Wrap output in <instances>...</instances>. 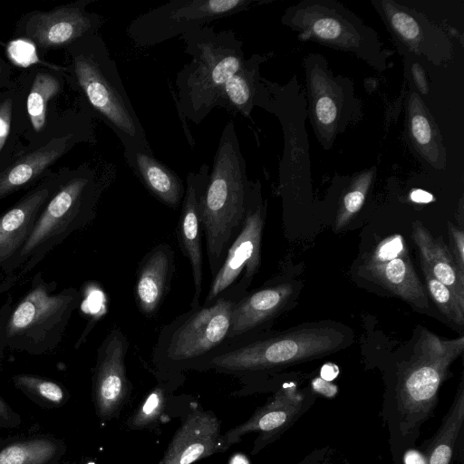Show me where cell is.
I'll use <instances>...</instances> for the list:
<instances>
[{
  "label": "cell",
  "instance_id": "cell-1",
  "mask_svg": "<svg viewBox=\"0 0 464 464\" xmlns=\"http://www.w3.org/2000/svg\"><path fill=\"white\" fill-rule=\"evenodd\" d=\"M417 333L411 352L383 374L382 415L393 464H402L404 455L415 447L451 364L464 350L463 336L443 338L421 326Z\"/></svg>",
  "mask_w": 464,
  "mask_h": 464
},
{
  "label": "cell",
  "instance_id": "cell-2",
  "mask_svg": "<svg viewBox=\"0 0 464 464\" xmlns=\"http://www.w3.org/2000/svg\"><path fill=\"white\" fill-rule=\"evenodd\" d=\"M353 341L352 330L342 324L330 321L307 323L229 343L206 361L198 371L214 370L241 377L272 373L339 352Z\"/></svg>",
  "mask_w": 464,
  "mask_h": 464
},
{
  "label": "cell",
  "instance_id": "cell-3",
  "mask_svg": "<svg viewBox=\"0 0 464 464\" xmlns=\"http://www.w3.org/2000/svg\"><path fill=\"white\" fill-rule=\"evenodd\" d=\"M252 193L236 127L229 121L221 132L199 206L212 276L243 227Z\"/></svg>",
  "mask_w": 464,
  "mask_h": 464
},
{
  "label": "cell",
  "instance_id": "cell-4",
  "mask_svg": "<svg viewBox=\"0 0 464 464\" xmlns=\"http://www.w3.org/2000/svg\"><path fill=\"white\" fill-rule=\"evenodd\" d=\"M107 181H100L93 170L82 168L55 190L23 247L2 269L5 277L0 293L21 282L71 234L92 223Z\"/></svg>",
  "mask_w": 464,
  "mask_h": 464
},
{
  "label": "cell",
  "instance_id": "cell-5",
  "mask_svg": "<svg viewBox=\"0 0 464 464\" xmlns=\"http://www.w3.org/2000/svg\"><path fill=\"white\" fill-rule=\"evenodd\" d=\"M191 61L177 74L176 106L184 122L199 124L217 108L225 82L245 61L243 43L232 30L202 26L180 35Z\"/></svg>",
  "mask_w": 464,
  "mask_h": 464
},
{
  "label": "cell",
  "instance_id": "cell-6",
  "mask_svg": "<svg viewBox=\"0 0 464 464\" xmlns=\"http://www.w3.org/2000/svg\"><path fill=\"white\" fill-rule=\"evenodd\" d=\"M246 293L232 286L212 303L190 307L164 325L152 352L157 369L166 375L198 370L228 343L234 305Z\"/></svg>",
  "mask_w": 464,
  "mask_h": 464
},
{
  "label": "cell",
  "instance_id": "cell-7",
  "mask_svg": "<svg viewBox=\"0 0 464 464\" xmlns=\"http://www.w3.org/2000/svg\"><path fill=\"white\" fill-rule=\"evenodd\" d=\"M56 281L47 282L39 271L29 288L12 305L10 297L2 305L6 348L31 355L53 353L62 342L81 293L70 286L59 292Z\"/></svg>",
  "mask_w": 464,
  "mask_h": 464
},
{
  "label": "cell",
  "instance_id": "cell-8",
  "mask_svg": "<svg viewBox=\"0 0 464 464\" xmlns=\"http://www.w3.org/2000/svg\"><path fill=\"white\" fill-rule=\"evenodd\" d=\"M73 72L92 109L123 148L151 150L117 65L102 38L87 36L84 46L73 57Z\"/></svg>",
  "mask_w": 464,
  "mask_h": 464
},
{
  "label": "cell",
  "instance_id": "cell-9",
  "mask_svg": "<svg viewBox=\"0 0 464 464\" xmlns=\"http://www.w3.org/2000/svg\"><path fill=\"white\" fill-rule=\"evenodd\" d=\"M256 0H172L133 19L126 34L138 47L161 44L258 4Z\"/></svg>",
  "mask_w": 464,
  "mask_h": 464
},
{
  "label": "cell",
  "instance_id": "cell-10",
  "mask_svg": "<svg viewBox=\"0 0 464 464\" xmlns=\"http://www.w3.org/2000/svg\"><path fill=\"white\" fill-rule=\"evenodd\" d=\"M259 188L258 183L253 184L252 198L243 227L228 247L218 271L212 276L203 304L212 303L232 286L248 292V287L259 270L266 210Z\"/></svg>",
  "mask_w": 464,
  "mask_h": 464
},
{
  "label": "cell",
  "instance_id": "cell-11",
  "mask_svg": "<svg viewBox=\"0 0 464 464\" xmlns=\"http://www.w3.org/2000/svg\"><path fill=\"white\" fill-rule=\"evenodd\" d=\"M314 401L313 389L301 390L294 382L283 383L248 420L221 435L220 451L238 442L242 436L257 432L252 454L257 453L286 431Z\"/></svg>",
  "mask_w": 464,
  "mask_h": 464
},
{
  "label": "cell",
  "instance_id": "cell-12",
  "mask_svg": "<svg viewBox=\"0 0 464 464\" xmlns=\"http://www.w3.org/2000/svg\"><path fill=\"white\" fill-rule=\"evenodd\" d=\"M360 273L414 308L427 311L430 307L401 235H392L380 241L363 257Z\"/></svg>",
  "mask_w": 464,
  "mask_h": 464
},
{
  "label": "cell",
  "instance_id": "cell-13",
  "mask_svg": "<svg viewBox=\"0 0 464 464\" xmlns=\"http://www.w3.org/2000/svg\"><path fill=\"white\" fill-rule=\"evenodd\" d=\"M129 342L123 332L112 328L100 344L92 378V396L97 416L113 418L129 398L131 384L125 358Z\"/></svg>",
  "mask_w": 464,
  "mask_h": 464
},
{
  "label": "cell",
  "instance_id": "cell-14",
  "mask_svg": "<svg viewBox=\"0 0 464 464\" xmlns=\"http://www.w3.org/2000/svg\"><path fill=\"white\" fill-rule=\"evenodd\" d=\"M301 288L297 280L279 277L247 292L234 305L228 343L269 331L275 320L292 306Z\"/></svg>",
  "mask_w": 464,
  "mask_h": 464
},
{
  "label": "cell",
  "instance_id": "cell-15",
  "mask_svg": "<svg viewBox=\"0 0 464 464\" xmlns=\"http://www.w3.org/2000/svg\"><path fill=\"white\" fill-rule=\"evenodd\" d=\"M210 168L202 164L198 170L189 172L186 179L185 193L178 224V240L182 254L188 259L193 279L194 295L190 307L198 305L202 294L203 251L200 200L205 190Z\"/></svg>",
  "mask_w": 464,
  "mask_h": 464
},
{
  "label": "cell",
  "instance_id": "cell-16",
  "mask_svg": "<svg viewBox=\"0 0 464 464\" xmlns=\"http://www.w3.org/2000/svg\"><path fill=\"white\" fill-rule=\"evenodd\" d=\"M103 23L96 14L84 11V5L36 13L26 24V34L42 47L60 46L91 35Z\"/></svg>",
  "mask_w": 464,
  "mask_h": 464
},
{
  "label": "cell",
  "instance_id": "cell-17",
  "mask_svg": "<svg viewBox=\"0 0 464 464\" xmlns=\"http://www.w3.org/2000/svg\"><path fill=\"white\" fill-rule=\"evenodd\" d=\"M220 424L213 413H190L174 434L159 464H192L220 451Z\"/></svg>",
  "mask_w": 464,
  "mask_h": 464
},
{
  "label": "cell",
  "instance_id": "cell-18",
  "mask_svg": "<svg viewBox=\"0 0 464 464\" xmlns=\"http://www.w3.org/2000/svg\"><path fill=\"white\" fill-rule=\"evenodd\" d=\"M55 192L43 184L0 214V270L19 252L31 235L44 207Z\"/></svg>",
  "mask_w": 464,
  "mask_h": 464
},
{
  "label": "cell",
  "instance_id": "cell-19",
  "mask_svg": "<svg viewBox=\"0 0 464 464\" xmlns=\"http://www.w3.org/2000/svg\"><path fill=\"white\" fill-rule=\"evenodd\" d=\"M175 272L172 247L160 243L152 247L139 264L134 285L136 305L144 316L151 317L164 301Z\"/></svg>",
  "mask_w": 464,
  "mask_h": 464
},
{
  "label": "cell",
  "instance_id": "cell-20",
  "mask_svg": "<svg viewBox=\"0 0 464 464\" xmlns=\"http://www.w3.org/2000/svg\"><path fill=\"white\" fill-rule=\"evenodd\" d=\"M123 156L127 165L154 198L171 208L181 205L185 193L183 180L155 158L151 150L127 148Z\"/></svg>",
  "mask_w": 464,
  "mask_h": 464
},
{
  "label": "cell",
  "instance_id": "cell-21",
  "mask_svg": "<svg viewBox=\"0 0 464 464\" xmlns=\"http://www.w3.org/2000/svg\"><path fill=\"white\" fill-rule=\"evenodd\" d=\"M411 237L421 259V267L445 285L464 305V273L459 268L448 246L420 223L412 224Z\"/></svg>",
  "mask_w": 464,
  "mask_h": 464
},
{
  "label": "cell",
  "instance_id": "cell-22",
  "mask_svg": "<svg viewBox=\"0 0 464 464\" xmlns=\"http://www.w3.org/2000/svg\"><path fill=\"white\" fill-rule=\"evenodd\" d=\"M67 451L63 440L34 433L0 440V464H59Z\"/></svg>",
  "mask_w": 464,
  "mask_h": 464
},
{
  "label": "cell",
  "instance_id": "cell-23",
  "mask_svg": "<svg viewBox=\"0 0 464 464\" xmlns=\"http://www.w3.org/2000/svg\"><path fill=\"white\" fill-rule=\"evenodd\" d=\"M73 140L72 134L54 138L0 171V199L34 180L65 152Z\"/></svg>",
  "mask_w": 464,
  "mask_h": 464
},
{
  "label": "cell",
  "instance_id": "cell-24",
  "mask_svg": "<svg viewBox=\"0 0 464 464\" xmlns=\"http://www.w3.org/2000/svg\"><path fill=\"white\" fill-rule=\"evenodd\" d=\"M264 60L258 54L245 59L240 68L222 87L217 107L248 117L254 106H256L262 90L263 79L259 75V66Z\"/></svg>",
  "mask_w": 464,
  "mask_h": 464
},
{
  "label": "cell",
  "instance_id": "cell-25",
  "mask_svg": "<svg viewBox=\"0 0 464 464\" xmlns=\"http://www.w3.org/2000/svg\"><path fill=\"white\" fill-rule=\"evenodd\" d=\"M464 429V379L432 438L426 441L420 464H450L462 442Z\"/></svg>",
  "mask_w": 464,
  "mask_h": 464
},
{
  "label": "cell",
  "instance_id": "cell-26",
  "mask_svg": "<svg viewBox=\"0 0 464 464\" xmlns=\"http://www.w3.org/2000/svg\"><path fill=\"white\" fill-rule=\"evenodd\" d=\"M11 379L18 391L42 408H61L71 397L63 384L44 376L22 372L14 374Z\"/></svg>",
  "mask_w": 464,
  "mask_h": 464
},
{
  "label": "cell",
  "instance_id": "cell-27",
  "mask_svg": "<svg viewBox=\"0 0 464 464\" xmlns=\"http://www.w3.org/2000/svg\"><path fill=\"white\" fill-rule=\"evenodd\" d=\"M60 90L58 80L46 72L38 73L27 98V111L34 129L39 131L45 123L46 104Z\"/></svg>",
  "mask_w": 464,
  "mask_h": 464
},
{
  "label": "cell",
  "instance_id": "cell-28",
  "mask_svg": "<svg viewBox=\"0 0 464 464\" xmlns=\"http://www.w3.org/2000/svg\"><path fill=\"white\" fill-rule=\"evenodd\" d=\"M421 268L426 289L437 308L449 321L463 326L464 305L459 304L454 294L445 285L434 278L427 269Z\"/></svg>",
  "mask_w": 464,
  "mask_h": 464
},
{
  "label": "cell",
  "instance_id": "cell-29",
  "mask_svg": "<svg viewBox=\"0 0 464 464\" xmlns=\"http://www.w3.org/2000/svg\"><path fill=\"white\" fill-rule=\"evenodd\" d=\"M166 402V386L158 385L146 396L129 420L132 429H144L156 422L163 413Z\"/></svg>",
  "mask_w": 464,
  "mask_h": 464
},
{
  "label": "cell",
  "instance_id": "cell-30",
  "mask_svg": "<svg viewBox=\"0 0 464 464\" xmlns=\"http://www.w3.org/2000/svg\"><path fill=\"white\" fill-rule=\"evenodd\" d=\"M366 193V186H358L345 194L335 218L334 230H342L362 208Z\"/></svg>",
  "mask_w": 464,
  "mask_h": 464
},
{
  "label": "cell",
  "instance_id": "cell-31",
  "mask_svg": "<svg viewBox=\"0 0 464 464\" xmlns=\"http://www.w3.org/2000/svg\"><path fill=\"white\" fill-rule=\"evenodd\" d=\"M8 54L20 66H28L38 60L34 45L24 40L12 42L8 46Z\"/></svg>",
  "mask_w": 464,
  "mask_h": 464
},
{
  "label": "cell",
  "instance_id": "cell-32",
  "mask_svg": "<svg viewBox=\"0 0 464 464\" xmlns=\"http://www.w3.org/2000/svg\"><path fill=\"white\" fill-rule=\"evenodd\" d=\"M449 234L451 242V253L459 266L464 273V234L462 228L455 225L448 224Z\"/></svg>",
  "mask_w": 464,
  "mask_h": 464
},
{
  "label": "cell",
  "instance_id": "cell-33",
  "mask_svg": "<svg viewBox=\"0 0 464 464\" xmlns=\"http://www.w3.org/2000/svg\"><path fill=\"white\" fill-rule=\"evenodd\" d=\"M22 422L21 415L0 395V430L17 428Z\"/></svg>",
  "mask_w": 464,
  "mask_h": 464
},
{
  "label": "cell",
  "instance_id": "cell-34",
  "mask_svg": "<svg viewBox=\"0 0 464 464\" xmlns=\"http://www.w3.org/2000/svg\"><path fill=\"white\" fill-rule=\"evenodd\" d=\"M315 112L318 121L324 125L331 124L334 121L337 115V110L334 101L327 96L321 97L317 101Z\"/></svg>",
  "mask_w": 464,
  "mask_h": 464
},
{
  "label": "cell",
  "instance_id": "cell-35",
  "mask_svg": "<svg viewBox=\"0 0 464 464\" xmlns=\"http://www.w3.org/2000/svg\"><path fill=\"white\" fill-rule=\"evenodd\" d=\"M392 24L400 34L408 39H413L418 34L414 20L403 13L394 14L392 16Z\"/></svg>",
  "mask_w": 464,
  "mask_h": 464
},
{
  "label": "cell",
  "instance_id": "cell-36",
  "mask_svg": "<svg viewBox=\"0 0 464 464\" xmlns=\"http://www.w3.org/2000/svg\"><path fill=\"white\" fill-rule=\"evenodd\" d=\"M411 130L418 143L425 145L430 142L431 130L428 120L422 115H415L411 120Z\"/></svg>",
  "mask_w": 464,
  "mask_h": 464
},
{
  "label": "cell",
  "instance_id": "cell-37",
  "mask_svg": "<svg viewBox=\"0 0 464 464\" xmlns=\"http://www.w3.org/2000/svg\"><path fill=\"white\" fill-rule=\"evenodd\" d=\"M11 114L12 101L11 99H7L0 104V151L9 134Z\"/></svg>",
  "mask_w": 464,
  "mask_h": 464
},
{
  "label": "cell",
  "instance_id": "cell-38",
  "mask_svg": "<svg viewBox=\"0 0 464 464\" xmlns=\"http://www.w3.org/2000/svg\"><path fill=\"white\" fill-rule=\"evenodd\" d=\"M297 464H334L329 448L315 450Z\"/></svg>",
  "mask_w": 464,
  "mask_h": 464
},
{
  "label": "cell",
  "instance_id": "cell-39",
  "mask_svg": "<svg viewBox=\"0 0 464 464\" xmlns=\"http://www.w3.org/2000/svg\"><path fill=\"white\" fill-rule=\"evenodd\" d=\"M411 198L418 203H428L433 200V197L427 191L416 189L411 192Z\"/></svg>",
  "mask_w": 464,
  "mask_h": 464
},
{
  "label": "cell",
  "instance_id": "cell-40",
  "mask_svg": "<svg viewBox=\"0 0 464 464\" xmlns=\"http://www.w3.org/2000/svg\"><path fill=\"white\" fill-rule=\"evenodd\" d=\"M412 71H413V75H414V78L416 80V83H417L419 89L423 93H426L427 84H426V81H425V78H424L421 69L417 64H415L412 68Z\"/></svg>",
  "mask_w": 464,
  "mask_h": 464
},
{
  "label": "cell",
  "instance_id": "cell-41",
  "mask_svg": "<svg viewBox=\"0 0 464 464\" xmlns=\"http://www.w3.org/2000/svg\"><path fill=\"white\" fill-rule=\"evenodd\" d=\"M5 346V323H4V314L3 312L0 310V369L2 367V360L4 357V353Z\"/></svg>",
  "mask_w": 464,
  "mask_h": 464
},
{
  "label": "cell",
  "instance_id": "cell-42",
  "mask_svg": "<svg viewBox=\"0 0 464 464\" xmlns=\"http://www.w3.org/2000/svg\"><path fill=\"white\" fill-rule=\"evenodd\" d=\"M228 464H250V461L246 456L241 453H237L232 456Z\"/></svg>",
  "mask_w": 464,
  "mask_h": 464
},
{
  "label": "cell",
  "instance_id": "cell-43",
  "mask_svg": "<svg viewBox=\"0 0 464 464\" xmlns=\"http://www.w3.org/2000/svg\"><path fill=\"white\" fill-rule=\"evenodd\" d=\"M334 368V365H331V366H329V365H324V369H325V370H326V372H327V374H326V377H325V378H328V377H329V378H333V377H334V376L331 373V372H332V370H333Z\"/></svg>",
  "mask_w": 464,
  "mask_h": 464
},
{
  "label": "cell",
  "instance_id": "cell-44",
  "mask_svg": "<svg viewBox=\"0 0 464 464\" xmlns=\"http://www.w3.org/2000/svg\"><path fill=\"white\" fill-rule=\"evenodd\" d=\"M59 464H78V463L72 462V461H61Z\"/></svg>",
  "mask_w": 464,
  "mask_h": 464
}]
</instances>
